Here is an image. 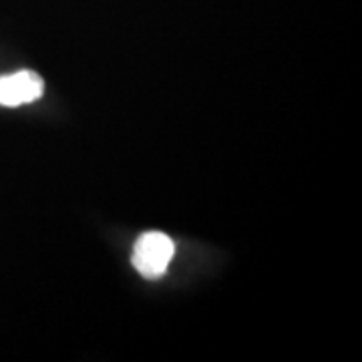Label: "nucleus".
Masks as SVG:
<instances>
[{
	"label": "nucleus",
	"instance_id": "f257e3e1",
	"mask_svg": "<svg viewBox=\"0 0 362 362\" xmlns=\"http://www.w3.org/2000/svg\"><path fill=\"white\" fill-rule=\"evenodd\" d=\"M175 256V244L163 232H147L139 235L133 247V266L143 278L157 280L161 278L171 259Z\"/></svg>",
	"mask_w": 362,
	"mask_h": 362
},
{
	"label": "nucleus",
	"instance_id": "f03ea898",
	"mask_svg": "<svg viewBox=\"0 0 362 362\" xmlns=\"http://www.w3.org/2000/svg\"><path fill=\"white\" fill-rule=\"evenodd\" d=\"M45 93V81L35 71H18L13 75L0 77V105L21 107L39 101Z\"/></svg>",
	"mask_w": 362,
	"mask_h": 362
}]
</instances>
